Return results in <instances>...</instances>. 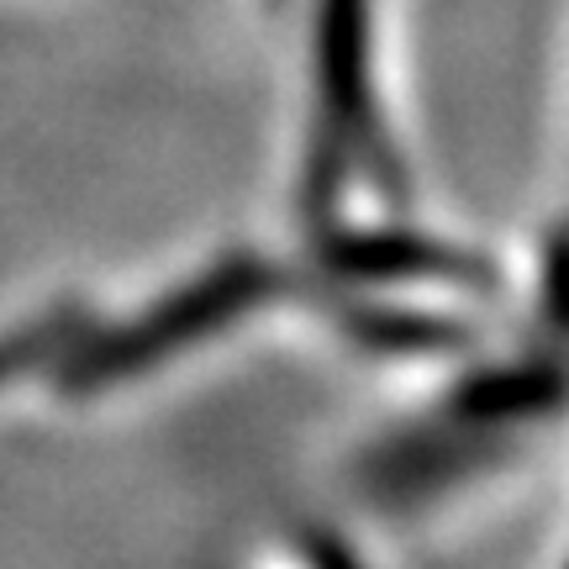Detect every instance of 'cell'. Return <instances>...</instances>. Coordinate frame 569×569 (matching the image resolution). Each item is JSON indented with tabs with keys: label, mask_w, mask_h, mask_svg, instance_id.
<instances>
[{
	"label": "cell",
	"mask_w": 569,
	"mask_h": 569,
	"mask_svg": "<svg viewBox=\"0 0 569 569\" xmlns=\"http://www.w3.org/2000/svg\"><path fill=\"white\" fill-rule=\"evenodd\" d=\"M296 290V269L259 248H227L184 280L163 284L153 301L122 311L117 322H80L63 343L48 386L69 401L117 396L142 380H159L174 365L227 343L253 317H264Z\"/></svg>",
	"instance_id": "obj_1"
},
{
	"label": "cell",
	"mask_w": 569,
	"mask_h": 569,
	"mask_svg": "<svg viewBox=\"0 0 569 569\" xmlns=\"http://www.w3.org/2000/svg\"><path fill=\"white\" fill-rule=\"evenodd\" d=\"M559 417V365L517 359L486 365L448 390L422 422L396 432L369 459V496L386 507H432L453 480H469L532 438L538 422Z\"/></svg>",
	"instance_id": "obj_2"
},
{
	"label": "cell",
	"mask_w": 569,
	"mask_h": 569,
	"mask_svg": "<svg viewBox=\"0 0 569 569\" xmlns=\"http://www.w3.org/2000/svg\"><path fill=\"white\" fill-rule=\"evenodd\" d=\"M69 332H74V311H48V317H27L21 327H6L0 332V390L21 386V380H48Z\"/></svg>",
	"instance_id": "obj_3"
}]
</instances>
